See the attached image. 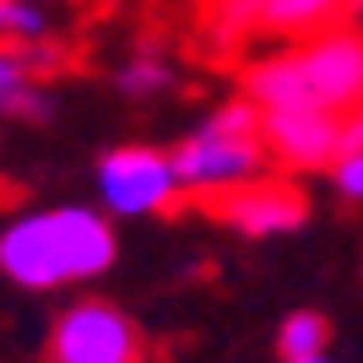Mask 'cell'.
I'll use <instances>...</instances> for the list:
<instances>
[{"label":"cell","mask_w":363,"mask_h":363,"mask_svg":"<svg viewBox=\"0 0 363 363\" xmlns=\"http://www.w3.org/2000/svg\"><path fill=\"white\" fill-rule=\"evenodd\" d=\"M114 255H120L114 223L92 206H38L0 228V277H11L28 293L98 282Z\"/></svg>","instance_id":"1"},{"label":"cell","mask_w":363,"mask_h":363,"mask_svg":"<svg viewBox=\"0 0 363 363\" xmlns=\"http://www.w3.org/2000/svg\"><path fill=\"white\" fill-rule=\"evenodd\" d=\"M244 98L266 108H325L358 114L363 108V28H336L309 44L277 49L244 71Z\"/></svg>","instance_id":"2"},{"label":"cell","mask_w":363,"mask_h":363,"mask_svg":"<svg viewBox=\"0 0 363 363\" xmlns=\"http://www.w3.org/2000/svg\"><path fill=\"white\" fill-rule=\"evenodd\" d=\"M266 157H272V147L260 136V108L244 92L217 104L206 114V125L174 147V168H179L184 190L190 196H217V201L244 190V184H255Z\"/></svg>","instance_id":"3"},{"label":"cell","mask_w":363,"mask_h":363,"mask_svg":"<svg viewBox=\"0 0 363 363\" xmlns=\"http://www.w3.org/2000/svg\"><path fill=\"white\" fill-rule=\"evenodd\" d=\"M49 363H147V336L136 315L114 298H76L49 325Z\"/></svg>","instance_id":"4"},{"label":"cell","mask_w":363,"mask_h":363,"mask_svg":"<svg viewBox=\"0 0 363 363\" xmlns=\"http://www.w3.org/2000/svg\"><path fill=\"white\" fill-rule=\"evenodd\" d=\"M92 184H98L104 212H114V217H157V212H168V206L184 196V179H179V168H174V152L141 147V141L104 152L98 168H92Z\"/></svg>","instance_id":"5"},{"label":"cell","mask_w":363,"mask_h":363,"mask_svg":"<svg viewBox=\"0 0 363 363\" xmlns=\"http://www.w3.org/2000/svg\"><path fill=\"white\" fill-rule=\"evenodd\" d=\"M260 136L277 163L288 168H325L331 174L352 152V114H325V108H266Z\"/></svg>","instance_id":"6"},{"label":"cell","mask_w":363,"mask_h":363,"mask_svg":"<svg viewBox=\"0 0 363 363\" xmlns=\"http://www.w3.org/2000/svg\"><path fill=\"white\" fill-rule=\"evenodd\" d=\"M217 212L244 239H282V233H298L303 228L309 201L282 179H255V184H244V190H233V196H223Z\"/></svg>","instance_id":"7"},{"label":"cell","mask_w":363,"mask_h":363,"mask_svg":"<svg viewBox=\"0 0 363 363\" xmlns=\"http://www.w3.org/2000/svg\"><path fill=\"white\" fill-rule=\"evenodd\" d=\"M60 60L55 44L44 49H0V120H49V92L38 87V71Z\"/></svg>","instance_id":"8"},{"label":"cell","mask_w":363,"mask_h":363,"mask_svg":"<svg viewBox=\"0 0 363 363\" xmlns=\"http://www.w3.org/2000/svg\"><path fill=\"white\" fill-rule=\"evenodd\" d=\"M363 0H260V33L266 38H320V33L352 28Z\"/></svg>","instance_id":"9"},{"label":"cell","mask_w":363,"mask_h":363,"mask_svg":"<svg viewBox=\"0 0 363 363\" xmlns=\"http://www.w3.org/2000/svg\"><path fill=\"white\" fill-rule=\"evenodd\" d=\"M55 22L38 0H0V49H44Z\"/></svg>","instance_id":"10"},{"label":"cell","mask_w":363,"mask_h":363,"mask_svg":"<svg viewBox=\"0 0 363 363\" xmlns=\"http://www.w3.org/2000/svg\"><path fill=\"white\" fill-rule=\"evenodd\" d=\"M325 342H331V320L320 315V309H293V315L277 325V352H282V363L320 358Z\"/></svg>","instance_id":"11"},{"label":"cell","mask_w":363,"mask_h":363,"mask_svg":"<svg viewBox=\"0 0 363 363\" xmlns=\"http://www.w3.org/2000/svg\"><path fill=\"white\" fill-rule=\"evenodd\" d=\"M114 87H120L125 98H157L163 87H174V65H168L157 49H141V55H130V60L120 65Z\"/></svg>","instance_id":"12"},{"label":"cell","mask_w":363,"mask_h":363,"mask_svg":"<svg viewBox=\"0 0 363 363\" xmlns=\"http://www.w3.org/2000/svg\"><path fill=\"white\" fill-rule=\"evenodd\" d=\"M331 190L342 201H352V206H363V147H352L347 157L331 168Z\"/></svg>","instance_id":"13"},{"label":"cell","mask_w":363,"mask_h":363,"mask_svg":"<svg viewBox=\"0 0 363 363\" xmlns=\"http://www.w3.org/2000/svg\"><path fill=\"white\" fill-rule=\"evenodd\" d=\"M298 363H336V358H331V352H320V358H298Z\"/></svg>","instance_id":"14"}]
</instances>
